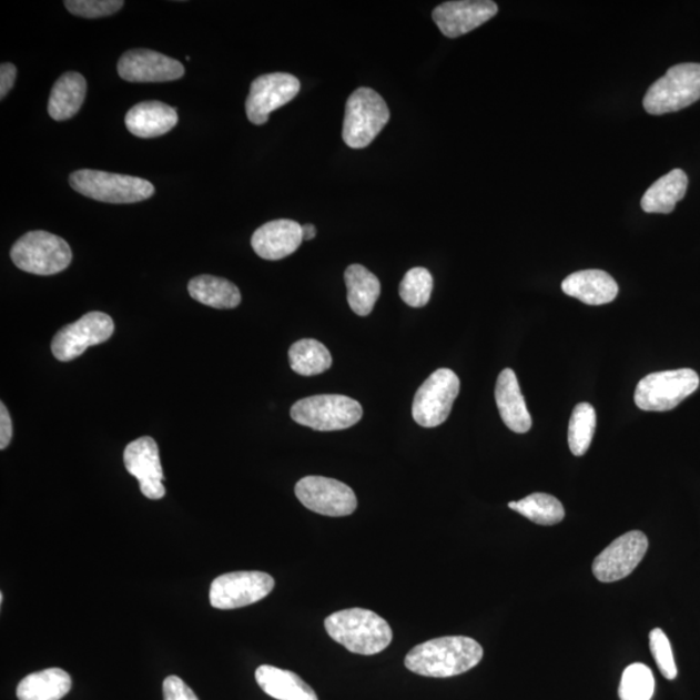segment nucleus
<instances>
[{
  "mask_svg": "<svg viewBox=\"0 0 700 700\" xmlns=\"http://www.w3.org/2000/svg\"><path fill=\"white\" fill-rule=\"evenodd\" d=\"M192 298L214 310H234L242 302L240 288L227 280L213 275H199L189 283Z\"/></svg>",
  "mask_w": 700,
  "mask_h": 700,
  "instance_id": "obj_27",
  "label": "nucleus"
},
{
  "mask_svg": "<svg viewBox=\"0 0 700 700\" xmlns=\"http://www.w3.org/2000/svg\"><path fill=\"white\" fill-rule=\"evenodd\" d=\"M18 69L11 63L0 67V98L4 99L17 82Z\"/></svg>",
  "mask_w": 700,
  "mask_h": 700,
  "instance_id": "obj_37",
  "label": "nucleus"
},
{
  "mask_svg": "<svg viewBox=\"0 0 700 700\" xmlns=\"http://www.w3.org/2000/svg\"><path fill=\"white\" fill-rule=\"evenodd\" d=\"M88 83L84 77L77 72H68L58 79L51 90L49 114L52 120L65 121L80 112L87 98Z\"/></svg>",
  "mask_w": 700,
  "mask_h": 700,
  "instance_id": "obj_23",
  "label": "nucleus"
},
{
  "mask_svg": "<svg viewBox=\"0 0 700 700\" xmlns=\"http://www.w3.org/2000/svg\"><path fill=\"white\" fill-rule=\"evenodd\" d=\"M125 124L133 135L151 140L171 132L179 124V113L175 108L152 100L129 110Z\"/></svg>",
  "mask_w": 700,
  "mask_h": 700,
  "instance_id": "obj_20",
  "label": "nucleus"
},
{
  "mask_svg": "<svg viewBox=\"0 0 700 700\" xmlns=\"http://www.w3.org/2000/svg\"><path fill=\"white\" fill-rule=\"evenodd\" d=\"M118 72L128 82H169L182 79L184 67L163 53L136 49L120 58Z\"/></svg>",
  "mask_w": 700,
  "mask_h": 700,
  "instance_id": "obj_16",
  "label": "nucleus"
},
{
  "mask_svg": "<svg viewBox=\"0 0 700 700\" xmlns=\"http://www.w3.org/2000/svg\"><path fill=\"white\" fill-rule=\"evenodd\" d=\"M363 406L356 399L342 395H319L300 399L291 409L298 425L322 433L355 426L363 418Z\"/></svg>",
  "mask_w": 700,
  "mask_h": 700,
  "instance_id": "obj_7",
  "label": "nucleus"
},
{
  "mask_svg": "<svg viewBox=\"0 0 700 700\" xmlns=\"http://www.w3.org/2000/svg\"><path fill=\"white\" fill-rule=\"evenodd\" d=\"M597 426L595 407L588 403L577 405L568 425V445L574 456L581 457L590 448Z\"/></svg>",
  "mask_w": 700,
  "mask_h": 700,
  "instance_id": "obj_30",
  "label": "nucleus"
},
{
  "mask_svg": "<svg viewBox=\"0 0 700 700\" xmlns=\"http://www.w3.org/2000/svg\"><path fill=\"white\" fill-rule=\"evenodd\" d=\"M460 382L449 368H438L422 384L414 397L413 418L419 426L434 428L449 418Z\"/></svg>",
  "mask_w": 700,
  "mask_h": 700,
  "instance_id": "obj_9",
  "label": "nucleus"
},
{
  "mask_svg": "<svg viewBox=\"0 0 700 700\" xmlns=\"http://www.w3.org/2000/svg\"><path fill=\"white\" fill-rule=\"evenodd\" d=\"M699 383L691 368L652 373L638 383L635 403L643 412H669L694 394Z\"/></svg>",
  "mask_w": 700,
  "mask_h": 700,
  "instance_id": "obj_8",
  "label": "nucleus"
},
{
  "mask_svg": "<svg viewBox=\"0 0 700 700\" xmlns=\"http://www.w3.org/2000/svg\"><path fill=\"white\" fill-rule=\"evenodd\" d=\"M72 689V679L63 669L49 668L26 677L19 683V700H60Z\"/></svg>",
  "mask_w": 700,
  "mask_h": 700,
  "instance_id": "obj_25",
  "label": "nucleus"
},
{
  "mask_svg": "<svg viewBox=\"0 0 700 700\" xmlns=\"http://www.w3.org/2000/svg\"><path fill=\"white\" fill-rule=\"evenodd\" d=\"M496 403L507 428L515 434H526L532 427V418L523 396L517 375L511 368L499 374L496 384Z\"/></svg>",
  "mask_w": 700,
  "mask_h": 700,
  "instance_id": "obj_19",
  "label": "nucleus"
},
{
  "mask_svg": "<svg viewBox=\"0 0 700 700\" xmlns=\"http://www.w3.org/2000/svg\"><path fill=\"white\" fill-rule=\"evenodd\" d=\"M565 294L588 305H605L613 302L619 294L617 281L603 271H582L568 275L561 283Z\"/></svg>",
  "mask_w": 700,
  "mask_h": 700,
  "instance_id": "obj_21",
  "label": "nucleus"
},
{
  "mask_svg": "<svg viewBox=\"0 0 700 700\" xmlns=\"http://www.w3.org/2000/svg\"><path fill=\"white\" fill-rule=\"evenodd\" d=\"M163 691L164 700H199L195 692L179 676L166 677Z\"/></svg>",
  "mask_w": 700,
  "mask_h": 700,
  "instance_id": "obj_35",
  "label": "nucleus"
},
{
  "mask_svg": "<svg viewBox=\"0 0 700 700\" xmlns=\"http://www.w3.org/2000/svg\"><path fill=\"white\" fill-rule=\"evenodd\" d=\"M345 284L348 290V304L359 317H366L374 310L381 296L382 286L376 276L363 265H351L345 271Z\"/></svg>",
  "mask_w": 700,
  "mask_h": 700,
  "instance_id": "obj_26",
  "label": "nucleus"
},
{
  "mask_svg": "<svg viewBox=\"0 0 700 700\" xmlns=\"http://www.w3.org/2000/svg\"><path fill=\"white\" fill-rule=\"evenodd\" d=\"M256 681L268 697L276 700H319L302 677L286 669L261 666L256 671Z\"/></svg>",
  "mask_w": 700,
  "mask_h": 700,
  "instance_id": "obj_22",
  "label": "nucleus"
},
{
  "mask_svg": "<svg viewBox=\"0 0 700 700\" xmlns=\"http://www.w3.org/2000/svg\"><path fill=\"white\" fill-rule=\"evenodd\" d=\"M11 258L20 271L55 275L71 265L72 250L63 237L48 231H30L13 244Z\"/></svg>",
  "mask_w": 700,
  "mask_h": 700,
  "instance_id": "obj_5",
  "label": "nucleus"
},
{
  "mask_svg": "<svg viewBox=\"0 0 700 700\" xmlns=\"http://www.w3.org/2000/svg\"><path fill=\"white\" fill-rule=\"evenodd\" d=\"M656 691L651 669L642 663L629 666L621 676L620 700H650Z\"/></svg>",
  "mask_w": 700,
  "mask_h": 700,
  "instance_id": "obj_31",
  "label": "nucleus"
},
{
  "mask_svg": "<svg viewBox=\"0 0 700 700\" xmlns=\"http://www.w3.org/2000/svg\"><path fill=\"white\" fill-rule=\"evenodd\" d=\"M114 323L102 312L84 314L82 318L59 331L51 343L53 356L61 363H69L83 355L90 346L110 341Z\"/></svg>",
  "mask_w": 700,
  "mask_h": 700,
  "instance_id": "obj_12",
  "label": "nucleus"
},
{
  "mask_svg": "<svg viewBox=\"0 0 700 700\" xmlns=\"http://www.w3.org/2000/svg\"><path fill=\"white\" fill-rule=\"evenodd\" d=\"M69 183L79 194L110 204L140 203L155 194L153 184L138 176L91 171V169L73 172L69 176Z\"/></svg>",
  "mask_w": 700,
  "mask_h": 700,
  "instance_id": "obj_3",
  "label": "nucleus"
},
{
  "mask_svg": "<svg viewBox=\"0 0 700 700\" xmlns=\"http://www.w3.org/2000/svg\"><path fill=\"white\" fill-rule=\"evenodd\" d=\"M13 435L12 419L6 405L0 404V449L4 450L10 445Z\"/></svg>",
  "mask_w": 700,
  "mask_h": 700,
  "instance_id": "obj_36",
  "label": "nucleus"
},
{
  "mask_svg": "<svg viewBox=\"0 0 700 700\" xmlns=\"http://www.w3.org/2000/svg\"><path fill=\"white\" fill-rule=\"evenodd\" d=\"M483 656L481 646L470 637H440L415 646L407 652L405 667L415 674L446 679L471 671Z\"/></svg>",
  "mask_w": 700,
  "mask_h": 700,
  "instance_id": "obj_1",
  "label": "nucleus"
},
{
  "mask_svg": "<svg viewBox=\"0 0 700 700\" xmlns=\"http://www.w3.org/2000/svg\"><path fill=\"white\" fill-rule=\"evenodd\" d=\"M497 12L498 6L490 0H460L437 6L433 19L445 37L458 38L486 24Z\"/></svg>",
  "mask_w": 700,
  "mask_h": 700,
  "instance_id": "obj_17",
  "label": "nucleus"
},
{
  "mask_svg": "<svg viewBox=\"0 0 700 700\" xmlns=\"http://www.w3.org/2000/svg\"><path fill=\"white\" fill-rule=\"evenodd\" d=\"M434 278L425 267H414L399 284V296L412 307H423L433 295Z\"/></svg>",
  "mask_w": 700,
  "mask_h": 700,
  "instance_id": "obj_32",
  "label": "nucleus"
},
{
  "mask_svg": "<svg viewBox=\"0 0 700 700\" xmlns=\"http://www.w3.org/2000/svg\"><path fill=\"white\" fill-rule=\"evenodd\" d=\"M325 628L335 642L358 656H375L386 650L394 640L388 622L378 613L365 609L334 612L325 620Z\"/></svg>",
  "mask_w": 700,
  "mask_h": 700,
  "instance_id": "obj_2",
  "label": "nucleus"
},
{
  "mask_svg": "<svg viewBox=\"0 0 700 700\" xmlns=\"http://www.w3.org/2000/svg\"><path fill=\"white\" fill-rule=\"evenodd\" d=\"M124 465L128 473L140 481L144 497L161 499L165 496L159 446L152 437L144 436L130 443L124 452Z\"/></svg>",
  "mask_w": 700,
  "mask_h": 700,
  "instance_id": "obj_15",
  "label": "nucleus"
},
{
  "mask_svg": "<svg viewBox=\"0 0 700 700\" xmlns=\"http://www.w3.org/2000/svg\"><path fill=\"white\" fill-rule=\"evenodd\" d=\"M315 235H317V229H315L313 225H311V223H307V225L303 226V240L304 241H312V240H314Z\"/></svg>",
  "mask_w": 700,
  "mask_h": 700,
  "instance_id": "obj_38",
  "label": "nucleus"
},
{
  "mask_svg": "<svg viewBox=\"0 0 700 700\" xmlns=\"http://www.w3.org/2000/svg\"><path fill=\"white\" fill-rule=\"evenodd\" d=\"M700 99V64L684 63L668 69L652 83L643 99L646 112L660 115L679 112Z\"/></svg>",
  "mask_w": 700,
  "mask_h": 700,
  "instance_id": "obj_6",
  "label": "nucleus"
},
{
  "mask_svg": "<svg viewBox=\"0 0 700 700\" xmlns=\"http://www.w3.org/2000/svg\"><path fill=\"white\" fill-rule=\"evenodd\" d=\"M303 226L291 220H276L258 227L252 248L261 258L278 261L295 253L303 243Z\"/></svg>",
  "mask_w": 700,
  "mask_h": 700,
  "instance_id": "obj_18",
  "label": "nucleus"
},
{
  "mask_svg": "<svg viewBox=\"0 0 700 700\" xmlns=\"http://www.w3.org/2000/svg\"><path fill=\"white\" fill-rule=\"evenodd\" d=\"M300 92V81L288 73L260 75L252 82L245 112L252 124L264 125L268 114L286 105Z\"/></svg>",
  "mask_w": 700,
  "mask_h": 700,
  "instance_id": "obj_14",
  "label": "nucleus"
},
{
  "mask_svg": "<svg viewBox=\"0 0 700 700\" xmlns=\"http://www.w3.org/2000/svg\"><path fill=\"white\" fill-rule=\"evenodd\" d=\"M649 549L648 537L641 530L620 536L594 561V574L601 582L626 579L641 564Z\"/></svg>",
  "mask_w": 700,
  "mask_h": 700,
  "instance_id": "obj_13",
  "label": "nucleus"
},
{
  "mask_svg": "<svg viewBox=\"0 0 700 700\" xmlns=\"http://www.w3.org/2000/svg\"><path fill=\"white\" fill-rule=\"evenodd\" d=\"M687 173L681 169H674V171L661 176L645 192L641 200L642 210L646 213H672L676 204L687 195Z\"/></svg>",
  "mask_w": 700,
  "mask_h": 700,
  "instance_id": "obj_24",
  "label": "nucleus"
},
{
  "mask_svg": "<svg viewBox=\"0 0 700 700\" xmlns=\"http://www.w3.org/2000/svg\"><path fill=\"white\" fill-rule=\"evenodd\" d=\"M650 650L661 674L667 680H674L677 677V667L674 663L671 642L663 630L657 628L650 632Z\"/></svg>",
  "mask_w": 700,
  "mask_h": 700,
  "instance_id": "obj_34",
  "label": "nucleus"
},
{
  "mask_svg": "<svg viewBox=\"0 0 700 700\" xmlns=\"http://www.w3.org/2000/svg\"><path fill=\"white\" fill-rule=\"evenodd\" d=\"M67 10L75 17L84 19H99L111 17L119 12L125 2L122 0H67Z\"/></svg>",
  "mask_w": 700,
  "mask_h": 700,
  "instance_id": "obj_33",
  "label": "nucleus"
},
{
  "mask_svg": "<svg viewBox=\"0 0 700 700\" xmlns=\"http://www.w3.org/2000/svg\"><path fill=\"white\" fill-rule=\"evenodd\" d=\"M273 577L260 571H240L219 576L210 591L211 605L219 610H235L257 603L272 594Z\"/></svg>",
  "mask_w": 700,
  "mask_h": 700,
  "instance_id": "obj_10",
  "label": "nucleus"
},
{
  "mask_svg": "<svg viewBox=\"0 0 700 700\" xmlns=\"http://www.w3.org/2000/svg\"><path fill=\"white\" fill-rule=\"evenodd\" d=\"M288 358L292 371L303 376L325 373L333 365V357L326 346L314 338H303L292 345Z\"/></svg>",
  "mask_w": 700,
  "mask_h": 700,
  "instance_id": "obj_28",
  "label": "nucleus"
},
{
  "mask_svg": "<svg viewBox=\"0 0 700 700\" xmlns=\"http://www.w3.org/2000/svg\"><path fill=\"white\" fill-rule=\"evenodd\" d=\"M295 494L307 510L326 517H348L357 509V497L351 487L323 476H305L296 484Z\"/></svg>",
  "mask_w": 700,
  "mask_h": 700,
  "instance_id": "obj_11",
  "label": "nucleus"
},
{
  "mask_svg": "<svg viewBox=\"0 0 700 700\" xmlns=\"http://www.w3.org/2000/svg\"><path fill=\"white\" fill-rule=\"evenodd\" d=\"M509 507L540 526L558 525L565 519L566 514L559 499L546 494L530 495L518 503H510Z\"/></svg>",
  "mask_w": 700,
  "mask_h": 700,
  "instance_id": "obj_29",
  "label": "nucleus"
},
{
  "mask_svg": "<svg viewBox=\"0 0 700 700\" xmlns=\"http://www.w3.org/2000/svg\"><path fill=\"white\" fill-rule=\"evenodd\" d=\"M389 108L378 92L359 88L349 97L345 106L343 140L353 150L371 145L388 124Z\"/></svg>",
  "mask_w": 700,
  "mask_h": 700,
  "instance_id": "obj_4",
  "label": "nucleus"
}]
</instances>
